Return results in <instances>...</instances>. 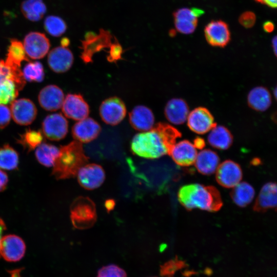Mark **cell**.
I'll use <instances>...</instances> for the list:
<instances>
[{
	"label": "cell",
	"instance_id": "obj_1",
	"mask_svg": "<svg viewBox=\"0 0 277 277\" xmlns=\"http://www.w3.org/2000/svg\"><path fill=\"white\" fill-rule=\"evenodd\" d=\"M180 136L179 132L168 124L159 123L150 130L136 134L131 143L132 152L140 157L155 159L169 154Z\"/></svg>",
	"mask_w": 277,
	"mask_h": 277
},
{
	"label": "cell",
	"instance_id": "obj_2",
	"mask_svg": "<svg viewBox=\"0 0 277 277\" xmlns=\"http://www.w3.org/2000/svg\"><path fill=\"white\" fill-rule=\"evenodd\" d=\"M177 197L181 204L187 210L199 209L215 212L223 205L220 192L212 186L197 183L185 185L179 189Z\"/></svg>",
	"mask_w": 277,
	"mask_h": 277
},
{
	"label": "cell",
	"instance_id": "obj_3",
	"mask_svg": "<svg viewBox=\"0 0 277 277\" xmlns=\"http://www.w3.org/2000/svg\"><path fill=\"white\" fill-rule=\"evenodd\" d=\"M88 161L81 143L75 140L60 148L58 155L53 166L52 175L57 180L76 175L78 170Z\"/></svg>",
	"mask_w": 277,
	"mask_h": 277
},
{
	"label": "cell",
	"instance_id": "obj_4",
	"mask_svg": "<svg viewBox=\"0 0 277 277\" xmlns=\"http://www.w3.org/2000/svg\"><path fill=\"white\" fill-rule=\"evenodd\" d=\"M70 219L73 226L77 229L91 227L97 219L95 204L88 197H77L71 206Z\"/></svg>",
	"mask_w": 277,
	"mask_h": 277
},
{
	"label": "cell",
	"instance_id": "obj_5",
	"mask_svg": "<svg viewBox=\"0 0 277 277\" xmlns=\"http://www.w3.org/2000/svg\"><path fill=\"white\" fill-rule=\"evenodd\" d=\"M100 114L102 120L112 126L121 123L126 114V108L121 99L111 97L104 100L100 107Z\"/></svg>",
	"mask_w": 277,
	"mask_h": 277
},
{
	"label": "cell",
	"instance_id": "obj_6",
	"mask_svg": "<svg viewBox=\"0 0 277 277\" xmlns=\"http://www.w3.org/2000/svg\"><path fill=\"white\" fill-rule=\"evenodd\" d=\"M217 182L223 187L232 188L241 182L243 173L240 165L231 160L220 163L216 170Z\"/></svg>",
	"mask_w": 277,
	"mask_h": 277
},
{
	"label": "cell",
	"instance_id": "obj_7",
	"mask_svg": "<svg viewBox=\"0 0 277 277\" xmlns=\"http://www.w3.org/2000/svg\"><path fill=\"white\" fill-rule=\"evenodd\" d=\"M76 175L80 185L87 190L98 188L105 179L103 168L96 164H85L78 170Z\"/></svg>",
	"mask_w": 277,
	"mask_h": 277
},
{
	"label": "cell",
	"instance_id": "obj_8",
	"mask_svg": "<svg viewBox=\"0 0 277 277\" xmlns=\"http://www.w3.org/2000/svg\"><path fill=\"white\" fill-rule=\"evenodd\" d=\"M23 46L28 57L32 59H41L48 52L50 44L45 34L33 31L25 36Z\"/></svg>",
	"mask_w": 277,
	"mask_h": 277
},
{
	"label": "cell",
	"instance_id": "obj_9",
	"mask_svg": "<svg viewBox=\"0 0 277 277\" xmlns=\"http://www.w3.org/2000/svg\"><path fill=\"white\" fill-rule=\"evenodd\" d=\"M42 127L43 134L47 138L52 141H60L67 135L68 123L61 113H53L44 118Z\"/></svg>",
	"mask_w": 277,
	"mask_h": 277
},
{
	"label": "cell",
	"instance_id": "obj_10",
	"mask_svg": "<svg viewBox=\"0 0 277 277\" xmlns=\"http://www.w3.org/2000/svg\"><path fill=\"white\" fill-rule=\"evenodd\" d=\"M26 245L23 239L14 234L2 236L0 243V255L7 261L17 262L24 256Z\"/></svg>",
	"mask_w": 277,
	"mask_h": 277
},
{
	"label": "cell",
	"instance_id": "obj_11",
	"mask_svg": "<svg viewBox=\"0 0 277 277\" xmlns=\"http://www.w3.org/2000/svg\"><path fill=\"white\" fill-rule=\"evenodd\" d=\"M186 122L189 129L198 134L207 133L215 125L211 113L204 107H197L189 111Z\"/></svg>",
	"mask_w": 277,
	"mask_h": 277
},
{
	"label": "cell",
	"instance_id": "obj_12",
	"mask_svg": "<svg viewBox=\"0 0 277 277\" xmlns=\"http://www.w3.org/2000/svg\"><path fill=\"white\" fill-rule=\"evenodd\" d=\"M10 112L14 121L21 125H28L35 119L37 109L34 103L27 98L14 100L11 103Z\"/></svg>",
	"mask_w": 277,
	"mask_h": 277
},
{
	"label": "cell",
	"instance_id": "obj_13",
	"mask_svg": "<svg viewBox=\"0 0 277 277\" xmlns=\"http://www.w3.org/2000/svg\"><path fill=\"white\" fill-rule=\"evenodd\" d=\"M203 13V10L195 8L178 9L173 14L176 29L184 34L193 33L197 24V17Z\"/></svg>",
	"mask_w": 277,
	"mask_h": 277
},
{
	"label": "cell",
	"instance_id": "obj_14",
	"mask_svg": "<svg viewBox=\"0 0 277 277\" xmlns=\"http://www.w3.org/2000/svg\"><path fill=\"white\" fill-rule=\"evenodd\" d=\"M61 108L67 117L77 121L87 117L89 113V107L81 94L67 95Z\"/></svg>",
	"mask_w": 277,
	"mask_h": 277
},
{
	"label": "cell",
	"instance_id": "obj_15",
	"mask_svg": "<svg viewBox=\"0 0 277 277\" xmlns=\"http://www.w3.org/2000/svg\"><path fill=\"white\" fill-rule=\"evenodd\" d=\"M197 152V149L193 143L184 140L175 142L169 154L177 165L189 166L194 164Z\"/></svg>",
	"mask_w": 277,
	"mask_h": 277
},
{
	"label": "cell",
	"instance_id": "obj_16",
	"mask_svg": "<svg viewBox=\"0 0 277 277\" xmlns=\"http://www.w3.org/2000/svg\"><path fill=\"white\" fill-rule=\"evenodd\" d=\"M204 33L207 42L213 46L223 47L230 39L228 26L221 20L209 23L205 28Z\"/></svg>",
	"mask_w": 277,
	"mask_h": 277
},
{
	"label": "cell",
	"instance_id": "obj_17",
	"mask_svg": "<svg viewBox=\"0 0 277 277\" xmlns=\"http://www.w3.org/2000/svg\"><path fill=\"white\" fill-rule=\"evenodd\" d=\"M101 128L99 124L90 117L78 121L72 128L73 138L81 143H87L95 139L99 135Z\"/></svg>",
	"mask_w": 277,
	"mask_h": 277
},
{
	"label": "cell",
	"instance_id": "obj_18",
	"mask_svg": "<svg viewBox=\"0 0 277 277\" xmlns=\"http://www.w3.org/2000/svg\"><path fill=\"white\" fill-rule=\"evenodd\" d=\"M73 62L72 52L67 47L59 46L52 49L48 55V64L50 69L56 73L68 71Z\"/></svg>",
	"mask_w": 277,
	"mask_h": 277
},
{
	"label": "cell",
	"instance_id": "obj_19",
	"mask_svg": "<svg viewBox=\"0 0 277 277\" xmlns=\"http://www.w3.org/2000/svg\"><path fill=\"white\" fill-rule=\"evenodd\" d=\"M65 98L62 90L58 86L50 85L44 87L39 92L38 100L45 110L54 111L62 107Z\"/></svg>",
	"mask_w": 277,
	"mask_h": 277
},
{
	"label": "cell",
	"instance_id": "obj_20",
	"mask_svg": "<svg viewBox=\"0 0 277 277\" xmlns=\"http://www.w3.org/2000/svg\"><path fill=\"white\" fill-rule=\"evenodd\" d=\"M189 111L186 102L180 98L170 100L164 110L166 118L174 125H180L186 122Z\"/></svg>",
	"mask_w": 277,
	"mask_h": 277
},
{
	"label": "cell",
	"instance_id": "obj_21",
	"mask_svg": "<svg viewBox=\"0 0 277 277\" xmlns=\"http://www.w3.org/2000/svg\"><path fill=\"white\" fill-rule=\"evenodd\" d=\"M152 111L143 105L135 106L129 113V122L135 130L144 132L150 130L154 125Z\"/></svg>",
	"mask_w": 277,
	"mask_h": 277
},
{
	"label": "cell",
	"instance_id": "obj_22",
	"mask_svg": "<svg viewBox=\"0 0 277 277\" xmlns=\"http://www.w3.org/2000/svg\"><path fill=\"white\" fill-rule=\"evenodd\" d=\"M218 154L210 149H202L197 152L194 164L197 170L204 175L214 173L220 163Z\"/></svg>",
	"mask_w": 277,
	"mask_h": 277
},
{
	"label": "cell",
	"instance_id": "obj_23",
	"mask_svg": "<svg viewBox=\"0 0 277 277\" xmlns=\"http://www.w3.org/2000/svg\"><path fill=\"white\" fill-rule=\"evenodd\" d=\"M276 185L269 182L262 187L253 205V210L265 212L276 206Z\"/></svg>",
	"mask_w": 277,
	"mask_h": 277
},
{
	"label": "cell",
	"instance_id": "obj_24",
	"mask_svg": "<svg viewBox=\"0 0 277 277\" xmlns=\"http://www.w3.org/2000/svg\"><path fill=\"white\" fill-rule=\"evenodd\" d=\"M247 101L249 105L258 111H265L270 106L272 102L269 91L263 86L253 88L248 93Z\"/></svg>",
	"mask_w": 277,
	"mask_h": 277
},
{
	"label": "cell",
	"instance_id": "obj_25",
	"mask_svg": "<svg viewBox=\"0 0 277 277\" xmlns=\"http://www.w3.org/2000/svg\"><path fill=\"white\" fill-rule=\"evenodd\" d=\"M207 133L208 143L215 149L226 150L232 143L233 138L230 132L223 126L215 125Z\"/></svg>",
	"mask_w": 277,
	"mask_h": 277
},
{
	"label": "cell",
	"instance_id": "obj_26",
	"mask_svg": "<svg viewBox=\"0 0 277 277\" xmlns=\"http://www.w3.org/2000/svg\"><path fill=\"white\" fill-rule=\"evenodd\" d=\"M255 195L253 187L249 183L240 182L232 188L231 197L233 202L238 206L244 207L252 201Z\"/></svg>",
	"mask_w": 277,
	"mask_h": 277
},
{
	"label": "cell",
	"instance_id": "obj_27",
	"mask_svg": "<svg viewBox=\"0 0 277 277\" xmlns=\"http://www.w3.org/2000/svg\"><path fill=\"white\" fill-rule=\"evenodd\" d=\"M21 10L27 19L37 22L43 17L47 7L43 0H25L21 4Z\"/></svg>",
	"mask_w": 277,
	"mask_h": 277
},
{
	"label": "cell",
	"instance_id": "obj_28",
	"mask_svg": "<svg viewBox=\"0 0 277 277\" xmlns=\"http://www.w3.org/2000/svg\"><path fill=\"white\" fill-rule=\"evenodd\" d=\"M60 152L56 146L42 142L36 148L35 155L37 161L45 167H53Z\"/></svg>",
	"mask_w": 277,
	"mask_h": 277
},
{
	"label": "cell",
	"instance_id": "obj_29",
	"mask_svg": "<svg viewBox=\"0 0 277 277\" xmlns=\"http://www.w3.org/2000/svg\"><path fill=\"white\" fill-rule=\"evenodd\" d=\"M23 61H28V59L23 43L16 39H11L5 62L21 67V64Z\"/></svg>",
	"mask_w": 277,
	"mask_h": 277
},
{
	"label": "cell",
	"instance_id": "obj_30",
	"mask_svg": "<svg viewBox=\"0 0 277 277\" xmlns=\"http://www.w3.org/2000/svg\"><path fill=\"white\" fill-rule=\"evenodd\" d=\"M19 163L17 151L9 145L0 148V169L12 170L16 169Z\"/></svg>",
	"mask_w": 277,
	"mask_h": 277
},
{
	"label": "cell",
	"instance_id": "obj_31",
	"mask_svg": "<svg viewBox=\"0 0 277 277\" xmlns=\"http://www.w3.org/2000/svg\"><path fill=\"white\" fill-rule=\"evenodd\" d=\"M19 90L11 80L0 77V104L11 103L18 94Z\"/></svg>",
	"mask_w": 277,
	"mask_h": 277
},
{
	"label": "cell",
	"instance_id": "obj_32",
	"mask_svg": "<svg viewBox=\"0 0 277 277\" xmlns=\"http://www.w3.org/2000/svg\"><path fill=\"white\" fill-rule=\"evenodd\" d=\"M44 27L48 33L54 37H59L64 34L67 25L65 22L60 17L49 15L46 17Z\"/></svg>",
	"mask_w": 277,
	"mask_h": 277
},
{
	"label": "cell",
	"instance_id": "obj_33",
	"mask_svg": "<svg viewBox=\"0 0 277 277\" xmlns=\"http://www.w3.org/2000/svg\"><path fill=\"white\" fill-rule=\"evenodd\" d=\"M25 81L29 82H41L44 78V70L42 64L38 62L28 63L23 70Z\"/></svg>",
	"mask_w": 277,
	"mask_h": 277
},
{
	"label": "cell",
	"instance_id": "obj_34",
	"mask_svg": "<svg viewBox=\"0 0 277 277\" xmlns=\"http://www.w3.org/2000/svg\"><path fill=\"white\" fill-rule=\"evenodd\" d=\"M43 142V135L39 131L28 130L21 136L18 143L24 148L31 151L35 149L39 144Z\"/></svg>",
	"mask_w": 277,
	"mask_h": 277
},
{
	"label": "cell",
	"instance_id": "obj_35",
	"mask_svg": "<svg viewBox=\"0 0 277 277\" xmlns=\"http://www.w3.org/2000/svg\"><path fill=\"white\" fill-rule=\"evenodd\" d=\"M96 277H127V274L122 268L116 264H110L100 268Z\"/></svg>",
	"mask_w": 277,
	"mask_h": 277
},
{
	"label": "cell",
	"instance_id": "obj_36",
	"mask_svg": "<svg viewBox=\"0 0 277 277\" xmlns=\"http://www.w3.org/2000/svg\"><path fill=\"white\" fill-rule=\"evenodd\" d=\"M182 262L177 259L166 262L160 267V274L163 277H172L176 271L182 265Z\"/></svg>",
	"mask_w": 277,
	"mask_h": 277
},
{
	"label": "cell",
	"instance_id": "obj_37",
	"mask_svg": "<svg viewBox=\"0 0 277 277\" xmlns=\"http://www.w3.org/2000/svg\"><path fill=\"white\" fill-rule=\"evenodd\" d=\"M11 118L10 109L6 105L0 104V129L6 127Z\"/></svg>",
	"mask_w": 277,
	"mask_h": 277
},
{
	"label": "cell",
	"instance_id": "obj_38",
	"mask_svg": "<svg viewBox=\"0 0 277 277\" xmlns=\"http://www.w3.org/2000/svg\"><path fill=\"white\" fill-rule=\"evenodd\" d=\"M255 15L251 12H246L243 13L240 17V23L246 28L251 27L255 22Z\"/></svg>",
	"mask_w": 277,
	"mask_h": 277
},
{
	"label": "cell",
	"instance_id": "obj_39",
	"mask_svg": "<svg viewBox=\"0 0 277 277\" xmlns=\"http://www.w3.org/2000/svg\"><path fill=\"white\" fill-rule=\"evenodd\" d=\"M122 47L117 42L113 44L110 50L109 60L113 61L119 59L122 54Z\"/></svg>",
	"mask_w": 277,
	"mask_h": 277
},
{
	"label": "cell",
	"instance_id": "obj_40",
	"mask_svg": "<svg viewBox=\"0 0 277 277\" xmlns=\"http://www.w3.org/2000/svg\"><path fill=\"white\" fill-rule=\"evenodd\" d=\"M8 177L7 174L0 169V192L4 191L7 186Z\"/></svg>",
	"mask_w": 277,
	"mask_h": 277
},
{
	"label": "cell",
	"instance_id": "obj_41",
	"mask_svg": "<svg viewBox=\"0 0 277 277\" xmlns=\"http://www.w3.org/2000/svg\"><path fill=\"white\" fill-rule=\"evenodd\" d=\"M193 144L197 149L200 150L203 149L205 145V142L204 139L200 137L196 138Z\"/></svg>",
	"mask_w": 277,
	"mask_h": 277
},
{
	"label": "cell",
	"instance_id": "obj_42",
	"mask_svg": "<svg viewBox=\"0 0 277 277\" xmlns=\"http://www.w3.org/2000/svg\"><path fill=\"white\" fill-rule=\"evenodd\" d=\"M258 3L266 5L271 8H275L277 5V0H255Z\"/></svg>",
	"mask_w": 277,
	"mask_h": 277
},
{
	"label": "cell",
	"instance_id": "obj_43",
	"mask_svg": "<svg viewBox=\"0 0 277 277\" xmlns=\"http://www.w3.org/2000/svg\"><path fill=\"white\" fill-rule=\"evenodd\" d=\"M263 29L267 32H271L273 30L274 25L270 21L266 22L263 25Z\"/></svg>",
	"mask_w": 277,
	"mask_h": 277
},
{
	"label": "cell",
	"instance_id": "obj_44",
	"mask_svg": "<svg viewBox=\"0 0 277 277\" xmlns=\"http://www.w3.org/2000/svg\"><path fill=\"white\" fill-rule=\"evenodd\" d=\"M6 225L2 219L0 218V243L2 238L3 232L6 229Z\"/></svg>",
	"mask_w": 277,
	"mask_h": 277
},
{
	"label": "cell",
	"instance_id": "obj_45",
	"mask_svg": "<svg viewBox=\"0 0 277 277\" xmlns=\"http://www.w3.org/2000/svg\"><path fill=\"white\" fill-rule=\"evenodd\" d=\"M114 205V201L112 200H109L106 202V207L107 209L110 210L112 209Z\"/></svg>",
	"mask_w": 277,
	"mask_h": 277
},
{
	"label": "cell",
	"instance_id": "obj_46",
	"mask_svg": "<svg viewBox=\"0 0 277 277\" xmlns=\"http://www.w3.org/2000/svg\"><path fill=\"white\" fill-rule=\"evenodd\" d=\"M277 40H276V36H274V37L272 39V45L273 49L274 52V54H276V44H277Z\"/></svg>",
	"mask_w": 277,
	"mask_h": 277
},
{
	"label": "cell",
	"instance_id": "obj_47",
	"mask_svg": "<svg viewBox=\"0 0 277 277\" xmlns=\"http://www.w3.org/2000/svg\"><path fill=\"white\" fill-rule=\"evenodd\" d=\"M69 43V41L67 38H63L61 40V45L62 46L67 47Z\"/></svg>",
	"mask_w": 277,
	"mask_h": 277
}]
</instances>
